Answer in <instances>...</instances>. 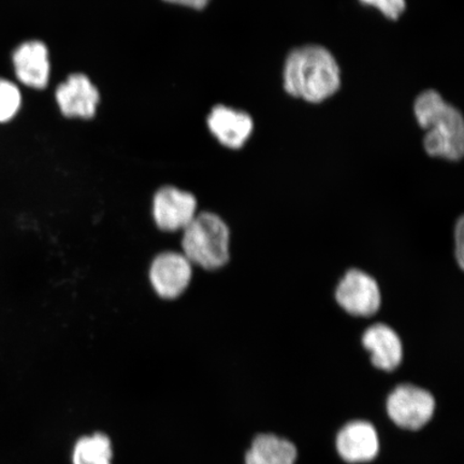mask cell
<instances>
[{"instance_id": "6da1fadb", "label": "cell", "mask_w": 464, "mask_h": 464, "mask_svg": "<svg viewBox=\"0 0 464 464\" xmlns=\"http://www.w3.org/2000/svg\"><path fill=\"white\" fill-rule=\"evenodd\" d=\"M290 96L318 103L335 94L341 85L338 62L321 45H304L290 52L283 72Z\"/></svg>"}, {"instance_id": "7a4b0ae2", "label": "cell", "mask_w": 464, "mask_h": 464, "mask_svg": "<svg viewBox=\"0 0 464 464\" xmlns=\"http://www.w3.org/2000/svg\"><path fill=\"white\" fill-rule=\"evenodd\" d=\"M417 121L426 135L428 155L446 160H459L464 154V121L460 111L446 102L438 92L429 90L414 104Z\"/></svg>"}, {"instance_id": "3957f363", "label": "cell", "mask_w": 464, "mask_h": 464, "mask_svg": "<svg viewBox=\"0 0 464 464\" xmlns=\"http://www.w3.org/2000/svg\"><path fill=\"white\" fill-rule=\"evenodd\" d=\"M182 254L191 265L218 270L230 258V230L222 218L210 212L197 214L183 230Z\"/></svg>"}, {"instance_id": "277c9868", "label": "cell", "mask_w": 464, "mask_h": 464, "mask_svg": "<svg viewBox=\"0 0 464 464\" xmlns=\"http://www.w3.org/2000/svg\"><path fill=\"white\" fill-rule=\"evenodd\" d=\"M435 399L423 388L411 385H399L387 398L388 417L394 425L404 430L417 431L432 420L435 411Z\"/></svg>"}, {"instance_id": "5b68a950", "label": "cell", "mask_w": 464, "mask_h": 464, "mask_svg": "<svg viewBox=\"0 0 464 464\" xmlns=\"http://www.w3.org/2000/svg\"><path fill=\"white\" fill-rule=\"evenodd\" d=\"M335 300L352 316L371 317L381 309V288L374 277L364 271L352 269L336 287Z\"/></svg>"}, {"instance_id": "8992f818", "label": "cell", "mask_w": 464, "mask_h": 464, "mask_svg": "<svg viewBox=\"0 0 464 464\" xmlns=\"http://www.w3.org/2000/svg\"><path fill=\"white\" fill-rule=\"evenodd\" d=\"M191 275L193 265L182 253L165 252L150 265V281L160 298L171 300L188 289Z\"/></svg>"}, {"instance_id": "52a82bcc", "label": "cell", "mask_w": 464, "mask_h": 464, "mask_svg": "<svg viewBox=\"0 0 464 464\" xmlns=\"http://www.w3.org/2000/svg\"><path fill=\"white\" fill-rule=\"evenodd\" d=\"M197 216L194 195L173 187H165L156 193L153 200V217L162 231L184 230Z\"/></svg>"}, {"instance_id": "ba28073f", "label": "cell", "mask_w": 464, "mask_h": 464, "mask_svg": "<svg viewBox=\"0 0 464 464\" xmlns=\"http://www.w3.org/2000/svg\"><path fill=\"white\" fill-rule=\"evenodd\" d=\"M335 448L341 459L346 463H368L379 456V433L370 421L353 420L346 423L336 434Z\"/></svg>"}, {"instance_id": "9c48e42d", "label": "cell", "mask_w": 464, "mask_h": 464, "mask_svg": "<svg viewBox=\"0 0 464 464\" xmlns=\"http://www.w3.org/2000/svg\"><path fill=\"white\" fill-rule=\"evenodd\" d=\"M58 107L66 118L92 119L101 102L100 91L87 75L73 73L55 92Z\"/></svg>"}, {"instance_id": "30bf717a", "label": "cell", "mask_w": 464, "mask_h": 464, "mask_svg": "<svg viewBox=\"0 0 464 464\" xmlns=\"http://www.w3.org/2000/svg\"><path fill=\"white\" fill-rule=\"evenodd\" d=\"M207 123L208 130L219 143L232 150L241 149L247 142L254 130L251 116L223 104H218L212 109Z\"/></svg>"}, {"instance_id": "8fae6325", "label": "cell", "mask_w": 464, "mask_h": 464, "mask_svg": "<svg viewBox=\"0 0 464 464\" xmlns=\"http://www.w3.org/2000/svg\"><path fill=\"white\" fill-rule=\"evenodd\" d=\"M362 345L370 353L376 369L392 372L403 362V344L396 330L386 324H375L365 330Z\"/></svg>"}, {"instance_id": "7c38bea8", "label": "cell", "mask_w": 464, "mask_h": 464, "mask_svg": "<svg viewBox=\"0 0 464 464\" xmlns=\"http://www.w3.org/2000/svg\"><path fill=\"white\" fill-rule=\"evenodd\" d=\"M14 72L17 79L33 89L43 90L49 83L51 63L49 50L37 40L22 44L14 51Z\"/></svg>"}, {"instance_id": "4fadbf2b", "label": "cell", "mask_w": 464, "mask_h": 464, "mask_svg": "<svg viewBox=\"0 0 464 464\" xmlns=\"http://www.w3.org/2000/svg\"><path fill=\"white\" fill-rule=\"evenodd\" d=\"M298 450L289 440L261 433L253 440L246 454V464H295Z\"/></svg>"}, {"instance_id": "5bb4252c", "label": "cell", "mask_w": 464, "mask_h": 464, "mask_svg": "<svg viewBox=\"0 0 464 464\" xmlns=\"http://www.w3.org/2000/svg\"><path fill=\"white\" fill-rule=\"evenodd\" d=\"M112 458L111 440L101 432L79 439L72 452L73 464H112Z\"/></svg>"}, {"instance_id": "9a60e30c", "label": "cell", "mask_w": 464, "mask_h": 464, "mask_svg": "<svg viewBox=\"0 0 464 464\" xmlns=\"http://www.w3.org/2000/svg\"><path fill=\"white\" fill-rule=\"evenodd\" d=\"M22 103L21 92L10 81L0 79V121L13 120Z\"/></svg>"}, {"instance_id": "2e32d148", "label": "cell", "mask_w": 464, "mask_h": 464, "mask_svg": "<svg viewBox=\"0 0 464 464\" xmlns=\"http://www.w3.org/2000/svg\"><path fill=\"white\" fill-rule=\"evenodd\" d=\"M363 5L380 10L388 19L397 20L404 13L405 0H361Z\"/></svg>"}, {"instance_id": "e0dca14e", "label": "cell", "mask_w": 464, "mask_h": 464, "mask_svg": "<svg viewBox=\"0 0 464 464\" xmlns=\"http://www.w3.org/2000/svg\"><path fill=\"white\" fill-rule=\"evenodd\" d=\"M455 258L459 268L464 266V219L461 217L455 226Z\"/></svg>"}, {"instance_id": "ac0fdd59", "label": "cell", "mask_w": 464, "mask_h": 464, "mask_svg": "<svg viewBox=\"0 0 464 464\" xmlns=\"http://www.w3.org/2000/svg\"><path fill=\"white\" fill-rule=\"evenodd\" d=\"M165 2L173 5H183V7L201 10L203 8H206L208 3L211 2V0H165Z\"/></svg>"}]
</instances>
